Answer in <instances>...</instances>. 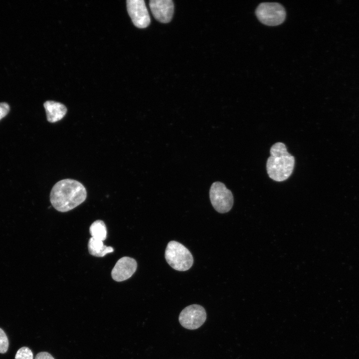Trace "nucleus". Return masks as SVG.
Segmentation results:
<instances>
[{
    "label": "nucleus",
    "instance_id": "obj_16",
    "mask_svg": "<svg viewBox=\"0 0 359 359\" xmlns=\"http://www.w3.org/2000/svg\"><path fill=\"white\" fill-rule=\"evenodd\" d=\"M35 359H54L53 357L48 353L43 352L38 353Z\"/></svg>",
    "mask_w": 359,
    "mask_h": 359
},
{
    "label": "nucleus",
    "instance_id": "obj_14",
    "mask_svg": "<svg viewBox=\"0 0 359 359\" xmlns=\"http://www.w3.org/2000/svg\"><path fill=\"white\" fill-rule=\"evenodd\" d=\"M8 340L4 331L0 328V353H5L8 348Z\"/></svg>",
    "mask_w": 359,
    "mask_h": 359
},
{
    "label": "nucleus",
    "instance_id": "obj_3",
    "mask_svg": "<svg viewBox=\"0 0 359 359\" xmlns=\"http://www.w3.org/2000/svg\"><path fill=\"white\" fill-rule=\"evenodd\" d=\"M165 257L170 266L180 271L188 270L193 263L190 252L182 244L176 241H171L168 243Z\"/></svg>",
    "mask_w": 359,
    "mask_h": 359
},
{
    "label": "nucleus",
    "instance_id": "obj_13",
    "mask_svg": "<svg viewBox=\"0 0 359 359\" xmlns=\"http://www.w3.org/2000/svg\"><path fill=\"white\" fill-rule=\"evenodd\" d=\"M15 359H33L32 352L29 348L23 347L17 351Z\"/></svg>",
    "mask_w": 359,
    "mask_h": 359
},
{
    "label": "nucleus",
    "instance_id": "obj_7",
    "mask_svg": "<svg viewBox=\"0 0 359 359\" xmlns=\"http://www.w3.org/2000/svg\"><path fill=\"white\" fill-rule=\"evenodd\" d=\"M127 7L134 24L138 28L147 27L151 19L145 2L143 0H127Z\"/></svg>",
    "mask_w": 359,
    "mask_h": 359
},
{
    "label": "nucleus",
    "instance_id": "obj_6",
    "mask_svg": "<svg viewBox=\"0 0 359 359\" xmlns=\"http://www.w3.org/2000/svg\"><path fill=\"white\" fill-rule=\"evenodd\" d=\"M206 319L204 308L197 304L187 306L180 312L179 322L184 328L195 330L199 328Z\"/></svg>",
    "mask_w": 359,
    "mask_h": 359
},
{
    "label": "nucleus",
    "instance_id": "obj_4",
    "mask_svg": "<svg viewBox=\"0 0 359 359\" xmlns=\"http://www.w3.org/2000/svg\"><path fill=\"white\" fill-rule=\"evenodd\" d=\"M256 15L263 24L269 26L282 23L286 18V10L282 4L278 2H262L257 7Z\"/></svg>",
    "mask_w": 359,
    "mask_h": 359
},
{
    "label": "nucleus",
    "instance_id": "obj_15",
    "mask_svg": "<svg viewBox=\"0 0 359 359\" xmlns=\"http://www.w3.org/2000/svg\"><path fill=\"white\" fill-rule=\"evenodd\" d=\"M9 111V107L6 103H0V120L5 117Z\"/></svg>",
    "mask_w": 359,
    "mask_h": 359
},
{
    "label": "nucleus",
    "instance_id": "obj_9",
    "mask_svg": "<svg viewBox=\"0 0 359 359\" xmlns=\"http://www.w3.org/2000/svg\"><path fill=\"white\" fill-rule=\"evenodd\" d=\"M149 5L157 20L163 23L171 21L174 10V5L172 0H151Z\"/></svg>",
    "mask_w": 359,
    "mask_h": 359
},
{
    "label": "nucleus",
    "instance_id": "obj_10",
    "mask_svg": "<svg viewBox=\"0 0 359 359\" xmlns=\"http://www.w3.org/2000/svg\"><path fill=\"white\" fill-rule=\"evenodd\" d=\"M47 120L50 123H55L61 120L67 113V108L63 104L53 101H47L43 104Z\"/></svg>",
    "mask_w": 359,
    "mask_h": 359
},
{
    "label": "nucleus",
    "instance_id": "obj_1",
    "mask_svg": "<svg viewBox=\"0 0 359 359\" xmlns=\"http://www.w3.org/2000/svg\"><path fill=\"white\" fill-rule=\"evenodd\" d=\"M87 197L85 186L78 180L66 179L56 182L51 190L50 200L60 212H67L83 202Z\"/></svg>",
    "mask_w": 359,
    "mask_h": 359
},
{
    "label": "nucleus",
    "instance_id": "obj_5",
    "mask_svg": "<svg viewBox=\"0 0 359 359\" xmlns=\"http://www.w3.org/2000/svg\"><path fill=\"white\" fill-rule=\"evenodd\" d=\"M209 198L214 208L221 213L228 212L233 204L231 191L219 181L212 184L209 190Z\"/></svg>",
    "mask_w": 359,
    "mask_h": 359
},
{
    "label": "nucleus",
    "instance_id": "obj_8",
    "mask_svg": "<svg viewBox=\"0 0 359 359\" xmlns=\"http://www.w3.org/2000/svg\"><path fill=\"white\" fill-rule=\"evenodd\" d=\"M136 261L131 257L125 256L119 259L111 271V276L115 281L122 282L130 278L136 271Z\"/></svg>",
    "mask_w": 359,
    "mask_h": 359
},
{
    "label": "nucleus",
    "instance_id": "obj_11",
    "mask_svg": "<svg viewBox=\"0 0 359 359\" xmlns=\"http://www.w3.org/2000/svg\"><path fill=\"white\" fill-rule=\"evenodd\" d=\"M89 253L96 257H104L106 254L113 252L114 249L111 246H105L103 241L91 237L88 243Z\"/></svg>",
    "mask_w": 359,
    "mask_h": 359
},
{
    "label": "nucleus",
    "instance_id": "obj_12",
    "mask_svg": "<svg viewBox=\"0 0 359 359\" xmlns=\"http://www.w3.org/2000/svg\"><path fill=\"white\" fill-rule=\"evenodd\" d=\"M107 228L103 221L97 220L90 226L89 232L92 237L104 241L107 237Z\"/></svg>",
    "mask_w": 359,
    "mask_h": 359
},
{
    "label": "nucleus",
    "instance_id": "obj_2",
    "mask_svg": "<svg viewBox=\"0 0 359 359\" xmlns=\"http://www.w3.org/2000/svg\"><path fill=\"white\" fill-rule=\"evenodd\" d=\"M271 156L267 159L266 169L269 177L276 181H283L289 178L295 166V158L289 154L285 145L281 142L273 144Z\"/></svg>",
    "mask_w": 359,
    "mask_h": 359
}]
</instances>
